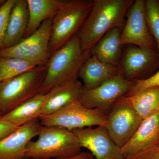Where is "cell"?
<instances>
[{"instance_id": "obj_6", "label": "cell", "mask_w": 159, "mask_h": 159, "mask_svg": "<svg viewBox=\"0 0 159 159\" xmlns=\"http://www.w3.org/2000/svg\"><path fill=\"white\" fill-rule=\"evenodd\" d=\"M107 118L104 111L86 107L78 100L54 113L40 117L39 120L44 126L61 127L72 131L93 126H105Z\"/></svg>"}, {"instance_id": "obj_22", "label": "cell", "mask_w": 159, "mask_h": 159, "mask_svg": "<svg viewBox=\"0 0 159 159\" xmlns=\"http://www.w3.org/2000/svg\"><path fill=\"white\" fill-rule=\"evenodd\" d=\"M38 66L12 57H0V82L24 74Z\"/></svg>"}, {"instance_id": "obj_4", "label": "cell", "mask_w": 159, "mask_h": 159, "mask_svg": "<svg viewBox=\"0 0 159 159\" xmlns=\"http://www.w3.org/2000/svg\"><path fill=\"white\" fill-rule=\"evenodd\" d=\"M93 1H62L52 19L49 57L77 35L90 12Z\"/></svg>"}, {"instance_id": "obj_1", "label": "cell", "mask_w": 159, "mask_h": 159, "mask_svg": "<svg viewBox=\"0 0 159 159\" xmlns=\"http://www.w3.org/2000/svg\"><path fill=\"white\" fill-rule=\"evenodd\" d=\"M132 0H94L88 16L77 35L82 50L90 52L109 31L121 29Z\"/></svg>"}, {"instance_id": "obj_15", "label": "cell", "mask_w": 159, "mask_h": 159, "mask_svg": "<svg viewBox=\"0 0 159 159\" xmlns=\"http://www.w3.org/2000/svg\"><path fill=\"white\" fill-rule=\"evenodd\" d=\"M121 72L120 66L105 63L90 55L80 70L78 77L85 90L93 89L117 76Z\"/></svg>"}, {"instance_id": "obj_23", "label": "cell", "mask_w": 159, "mask_h": 159, "mask_svg": "<svg viewBox=\"0 0 159 159\" xmlns=\"http://www.w3.org/2000/svg\"><path fill=\"white\" fill-rule=\"evenodd\" d=\"M145 16L148 30L155 42L159 54V1H145Z\"/></svg>"}, {"instance_id": "obj_11", "label": "cell", "mask_w": 159, "mask_h": 159, "mask_svg": "<svg viewBox=\"0 0 159 159\" xmlns=\"http://www.w3.org/2000/svg\"><path fill=\"white\" fill-rule=\"evenodd\" d=\"M72 131L77 136L81 148L89 151L95 159H123L121 148L111 139L105 126Z\"/></svg>"}, {"instance_id": "obj_19", "label": "cell", "mask_w": 159, "mask_h": 159, "mask_svg": "<svg viewBox=\"0 0 159 159\" xmlns=\"http://www.w3.org/2000/svg\"><path fill=\"white\" fill-rule=\"evenodd\" d=\"M61 0H27L29 22L25 38L34 33L46 20L53 19L61 4Z\"/></svg>"}, {"instance_id": "obj_2", "label": "cell", "mask_w": 159, "mask_h": 159, "mask_svg": "<svg viewBox=\"0 0 159 159\" xmlns=\"http://www.w3.org/2000/svg\"><path fill=\"white\" fill-rule=\"evenodd\" d=\"M89 55L90 52L82 50L76 35L49 57L40 93L45 94L56 86L77 79L81 66Z\"/></svg>"}, {"instance_id": "obj_27", "label": "cell", "mask_w": 159, "mask_h": 159, "mask_svg": "<svg viewBox=\"0 0 159 159\" xmlns=\"http://www.w3.org/2000/svg\"><path fill=\"white\" fill-rule=\"evenodd\" d=\"M19 127L0 117V141L13 133Z\"/></svg>"}, {"instance_id": "obj_8", "label": "cell", "mask_w": 159, "mask_h": 159, "mask_svg": "<svg viewBox=\"0 0 159 159\" xmlns=\"http://www.w3.org/2000/svg\"><path fill=\"white\" fill-rule=\"evenodd\" d=\"M143 120L125 96L113 106L105 126L112 140L122 148L133 136Z\"/></svg>"}, {"instance_id": "obj_10", "label": "cell", "mask_w": 159, "mask_h": 159, "mask_svg": "<svg viewBox=\"0 0 159 159\" xmlns=\"http://www.w3.org/2000/svg\"><path fill=\"white\" fill-rule=\"evenodd\" d=\"M126 16V23L120 36L122 45H133L154 50L157 46L147 26L145 1H134Z\"/></svg>"}, {"instance_id": "obj_7", "label": "cell", "mask_w": 159, "mask_h": 159, "mask_svg": "<svg viewBox=\"0 0 159 159\" xmlns=\"http://www.w3.org/2000/svg\"><path fill=\"white\" fill-rule=\"evenodd\" d=\"M52 19L46 20L38 29L16 44L0 50V57L24 60L36 66H45L49 58L48 48Z\"/></svg>"}, {"instance_id": "obj_13", "label": "cell", "mask_w": 159, "mask_h": 159, "mask_svg": "<svg viewBox=\"0 0 159 159\" xmlns=\"http://www.w3.org/2000/svg\"><path fill=\"white\" fill-rule=\"evenodd\" d=\"M41 124L35 119L20 126L13 133L0 141V159H24L28 143L38 135Z\"/></svg>"}, {"instance_id": "obj_21", "label": "cell", "mask_w": 159, "mask_h": 159, "mask_svg": "<svg viewBox=\"0 0 159 159\" xmlns=\"http://www.w3.org/2000/svg\"><path fill=\"white\" fill-rule=\"evenodd\" d=\"M126 98L143 120L159 112V86L145 89Z\"/></svg>"}, {"instance_id": "obj_5", "label": "cell", "mask_w": 159, "mask_h": 159, "mask_svg": "<svg viewBox=\"0 0 159 159\" xmlns=\"http://www.w3.org/2000/svg\"><path fill=\"white\" fill-rule=\"evenodd\" d=\"M46 66H38L0 82V110L3 115L40 93L45 77Z\"/></svg>"}, {"instance_id": "obj_26", "label": "cell", "mask_w": 159, "mask_h": 159, "mask_svg": "<svg viewBox=\"0 0 159 159\" xmlns=\"http://www.w3.org/2000/svg\"><path fill=\"white\" fill-rule=\"evenodd\" d=\"M123 159H159V144L124 157Z\"/></svg>"}, {"instance_id": "obj_28", "label": "cell", "mask_w": 159, "mask_h": 159, "mask_svg": "<svg viewBox=\"0 0 159 159\" xmlns=\"http://www.w3.org/2000/svg\"><path fill=\"white\" fill-rule=\"evenodd\" d=\"M24 159H34L31 158H25ZM57 159H95V158L92 153L90 152H83L71 157L67 158Z\"/></svg>"}, {"instance_id": "obj_18", "label": "cell", "mask_w": 159, "mask_h": 159, "mask_svg": "<svg viewBox=\"0 0 159 159\" xmlns=\"http://www.w3.org/2000/svg\"><path fill=\"white\" fill-rule=\"evenodd\" d=\"M121 30L116 28L107 31L92 48L90 55L102 62L119 65L123 47L120 42Z\"/></svg>"}, {"instance_id": "obj_9", "label": "cell", "mask_w": 159, "mask_h": 159, "mask_svg": "<svg viewBox=\"0 0 159 159\" xmlns=\"http://www.w3.org/2000/svg\"><path fill=\"white\" fill-rule=\"evenodd\" d=\"M134 81L125 79L122 73L93 89H84L79 102L89 108H99L108 115L115 103L125 97L132 88Z\"/></svg>"}, {"instance_id": "obj_20", "label": "cell", "mask_w": 159, "mask_h": 159, "mask_svg": "<svg viewBox=\"0 0 159 159\" xmlns=\"http://www.w3.org/2000/svg\"><path fill=\"white\" fill-rule=\"evenodd\" d=\"M45 94L39 93L18 106L1 118L18 126L25 125L41 116Z\"/></svg>"}, {"instance_id": "obj_29", "label": "cell", "mask_w": 159, "mask_h": 159, "mask_svg": "<svg viewBox=\"0 0 159 159\" xmlns=\"http://www.w3.org/2000/svg\"><path fill=\"white\" fill-rule=\"evenodd\" d=\"M5 1H1V0H0V7L2 6V4L5 2Z\"/></svg>"}, {"instance_id": "obj_24", "label": "cell", "mask_w": 159, "mask_h": 159, "mask_svg": "<svg viewBox=\"0 0 159 159\" xmlns=\"http://www.w3.org/2000/svg\"><path fill=\"white\" fill-rule=\"evenodd\" d=\"M15 1H5L0 7V50L2 49L4 46L9 16Z\"/></svg>"}, {"instance_id": "obj_3", "label": "cell", "mask_w": 159, "mask_h": 159, "mask_svg": "<svg viewBox=\"0 0 159 159\" xmlns=\"http://www.w3.org/2000/svg\"><path fill=\"white\" fill-rule=\"evenodd\" d=\"M38 139L28 143L25 158H67L81 152V147L76 135L66 129L41 125Z\"/></svg>"}, {"instance_id": "obj_12", "label": "cell", "mask_w": 159, "mask_h": 159, "mask_svg": "<svg viewBox=\"0 0 159 159\" xmlns=\"http://www.w3.org/2000/svg\"><path fill=\"white\" fill-rule=\"evenodd\" d=\"M159 60L158 53L154 50L129 45L119 66L125 79L135 81L156 65Z\"/></svg>"}, {"instance_id": "obj_25", "label": "cell", "mask_w": 159, "mask_h": 159, "mask_svg": "<svg viewBox=\"0 0 159 159\" xmlns=\"http://www.w3.org/2000/svg\"><path fill=\"white\" fill-rule=\"evenodd\" d=\"M132 88L125 95L128 97L141 92L143 90L152 87L159 86V70L151 77L147 79L135 80Z\"/></svg>"}, {"instance_id": "obj_14", "label": "cell", "mask_w": 159, "mask_h": 159, "mask_svg": "<svg viewBox=\"0 0 159 159\" xmlns=\"http://www.w3.org/2000/svg\"><path fill=\"white\" fill-rule=\"evenodd\" d=\"M84 90L83 84L77 79L54 87L45 94L41 117L54 113L78 101Z\"/></svg>"}, {"instance_id": "obj_16", "label": "cell", "mask_w": 159, "mask_h": 159, "mask_svg": "<svg viewBox=\"0 0 159 159\" xmlns=\"http://www.w3.org/2000/svg\"><path fill=\"white\" fill-rule=\"evenodd\" d=\"M159 144V112L144 119L126 145L121 148L123 157Z\"/></svg>"}, {"instance_id": "obj_30", "label": "cell", "mask_w": 159, "mask_h": 159, "mask_svg": "<svg viewBox=\"0 0 159 159\" xmlns=\"http://www.w3.org/2000/svg\"><path fill=\"white\" fill-rule=\"evenodd\" d=\"M3 116V114L2 113V111H1L0 110V117L1 116Z\"/></svg>"}, {"instance_id": "obj_17", "label": "cell", "mask_w": 159, "mask_h": 159, "mask_svg": "<svg viewBox=\"0 0 159 159\" xmlns=\"http://www.w3.org/2000/svg\"><path fill=\"white\" fill-rule=\"evenodd\" d=\"M29 18L27 0H16L9 16L3 48L14 46L24 39Z\"/></svg>"}]
</instances>
